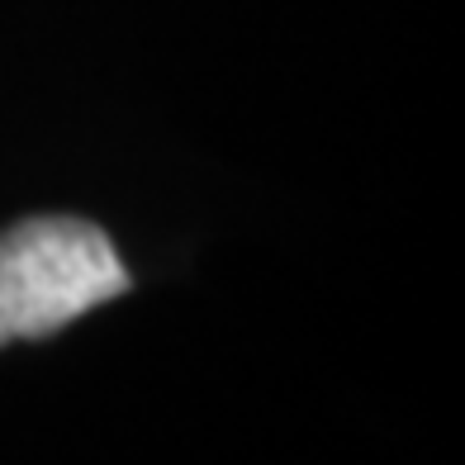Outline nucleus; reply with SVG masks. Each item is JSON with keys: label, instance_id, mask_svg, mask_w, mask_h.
<instances>
[{"label": "nucleus", "instance_id": "nucleus-1", "mask_svg": "<svg viewBox=\"0 0 465 465\" xmlns=\"http://www.w3.org/2000/svg\"><path fill=\"white\" fill-rule=\"evenodd\" d=\"M129 266L86 219H25L0 232V347L38 342L124 294Z\"/></svg>", "mask_w": 465, "mask_h": 465}]
</instances>
